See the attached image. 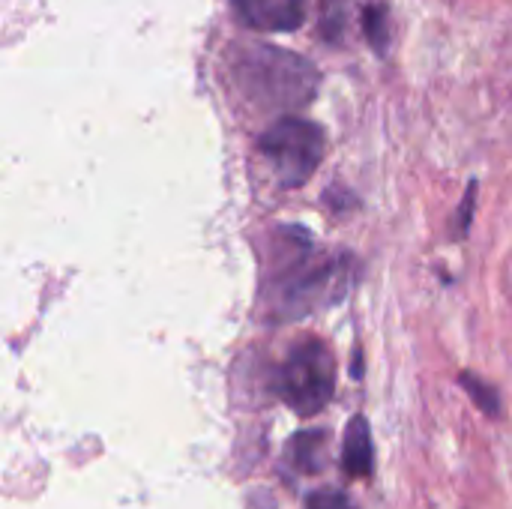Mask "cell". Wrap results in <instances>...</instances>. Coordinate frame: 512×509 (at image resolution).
<instances>
[{"mask_svg":"<svg viewBox=\"0 0 512 509\" xmlns=\"http://www.w3.org/2000/svg\"><path fill=\"white\" fill-rule=\"evenodd\" d=\"M459 384L465 387V393L474 399V405H477L483 414L501 417V396H498V390H495L492 384H486L483 378H477V375H471V372L459 375Z\"/></svg>","mask_w":512,"mask_h":509,"instance_id":"cell-9","label":"cell"},{"mask_svg":"<svg viewBox=\"0 0 512 509\" xmlns=\"http://www.w3.org/2000/svg\"><path fill=\"white\" fill-rule=\"evenodd\" d=\"M324 453H327V438L324 432H300L291 447L288 456L291 462L303 471V474H318L324 468Z\"/></svg>","mask_w":512,"mask_h":509,"instance_id":"cell-7","label":"cell"},{"mask_svg":"<svg viewBox=\"0 0 512 509\" xmlns=\"http://www.w3.org/2000/svg\"><path fill=\"white\" fill-rule=\"evenodd\" d=\"M363 27H366V36H369V45L384 57L387 48H390V15H387V6L384 3H372L363 15Z\"/></svg>","mask_w":512,"mask_h":509,"instance_id":"cell-8","label":"cell"},{"mask_svg":"<svg viewBox=\"0 0 512 509\" xmlns=\"http://www.w3.org/2000/svg\"><path fill=\"white\" fill-rule=\"evenodd\" d=\"M237 18L261 33H291L306 21V0H231Z\"/></svg>","mask_w":512,"mask_h":509,"instance_id":"cell-5","label":"cell"},{"mask_svg":"<svg viewBox=\"0 0 512 509\" xmlns=\"http://www.w3.org/2000/svg\"><path fill=\"white\" fill-rule=\"evenodd\" d=\"M234 78L246 99L270 111H297L306 108L318 93V69L285 48L276 45H243L234 54Z\"/></svg>","mask_w":512,"mask_h":509,"instance_id":"cell-2","label":"cell"},{"mask_svg":"<svg viewBox=\"0 0 512 509\" xmlns=\"http://www.w3.org/2000/svg\"><path fill=\"white\" fill-rule=\"evenodd\" d=\"M306 509H357V507L351 504V498H348V495L327 489V492H315V495L309 498Z\"/></svg>","mask_w":512,"mask_h":509,"instance_id":"cell-11","label":"cell"},{"mask_svg":"<svg viewBox=\"0 0 512 509\" xmlns=\"http://www.w3.org/2000/svg\"><path fill=\"white\" fill-rule=\"evenodd\" d=\"M276 390L282 402L300 417H312L333 402L336 393V357L321 339H303L285 357Z\"/></svg>","mask_w":512,"mask_h":509,"instance_id":"cell-3","label":"cell"},{"mask_svg":"<svg viewBox=\"0 0 512 509\" xmlns=\"http://www.w3.org/2000/svg\"><path fill=\"white\" fill-rule=\"evenodd\" d=\"M324 129L303 117H279L261 135V153L267 156L276 180L285 189L303 186L324 159Z\"/></svg>","mask_w":512,"mask_h":509,"instance_id":"cell-4","label":"cell"},{"mask_svg":"<svg viewBox=\"0 0 512 509\" xmlns=\"http://www.w3.org/2000/svg\"><path fill=\"white\" fill-rule=\"evenodd\" d=\"M357 279V261L345 252H321L303 228L276 234V258L267 279V306L276 321H297L342 303Z\"/></svg>","mask_w":512,"mask_h":509,"instance_id":"cell-1","label":"cell"},{"mask_svg":"<svg viewBox=\"0 0 512 509\" xmlns=\"http://www.w3.org/2000/svg\"><path fill=\"white\" fill-rule=\"evenodd\" d=\"M342 468L354 480L372 477V471H375V444H372V429H369L366 417H354L345 429Z\"/></svg>","mask_w":512,"mask_h":509,"instance_id":"cell-6","label":"cell"},{"mask_svg":"<svg viewBox=\"0 0 512 509\" xmlns=\"http://www.w3.org/2000/svg\"><path fill=\"white\" fill-rule=\"evenodd\" d=\"M348 6L351 0H321V30L327 36V42H339L348 24Z\"/></svg>","mask_w":512,"mask_h":509,"instance_id":"cell-10","label":"cell"}]
</instances>
